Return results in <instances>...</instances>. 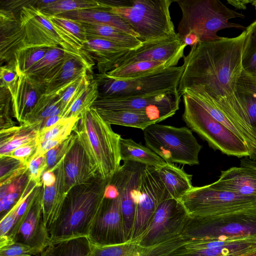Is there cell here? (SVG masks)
<instances>
[{
  "mask_svg": "<svg viewBox=\"0 0 256 256\" xmlns=\"http://www.w3.org/2000/svg\"><path fill=\"white\" fill-rule=\"evenodd\" d=\"M58 16L80 22L106 24L116 28L136 37L138 36L120 17L104 9L83 10L62 13Z\"/></svg>",
  "mask_w": 256,
  "mask_h": 256,
  "instance_id": "obj_27",
  "label": "cell"
},
{
  "mask_svg": "<svg viewBox=\"0 0 256 256\" xmlns=\"http://www.w3.org/2000/svg\"><path fill=\"white\" fill-rule=\"evenodd\" d=\"M211 184L220 190L256 198V169L243 166L232 167L221 171L219 178Z\"/></svg>",
  "mask_w": 256,
  "mask_h": 256,
  "instance_id": "obj_22",
  "label": "cell"
},
{
  "mask_svg": "<svg viewBox=\"0 0 256 256\" xmlns=\"http://www.w3.org/2000/svg\"><path fill=\"white\" fill-rule=\"evenodd\" d=\"M126 162L128 179L120 196V208L126 241L131 240L142 177L146 166L132 161Z\"/></svg>",
  "mask_w": 256,
  "mask_h": 256,
  "instance_id": "obj_18",
  "label": "cell"
},
{
  "mask_svg": "<svg viewBox=\"0 0 256 256\" xmlns=\"http://www.w3.org/2000/svg\"><path fill=\"white\" fill-rule=\"evenodd\" d=\"M91 244L90 256H141V247L134 240L105 246Z\"/></svg>",
  "mask_w": 256,
  "mask_h": 256,
  "instance_id": "obj_40",
  "label": "cell"
},
{
  "mask_svg": "<svg viewBox=\"0 0 256 256\" xmlns=\"http://www.w3.org/2000/svg\"><path fill=\"white\" fill-rule=\"evenodd\" d=\"M51 22L66 32L80 46L87 42L85 28L82 23L58 15H48Z\"/></svg>",
  "mask_w": 256,
  "mask_h": 256,
  "instance_id": "obj_43",
  "label": "cell"
},
{
  "mask_svg": "<svg viewBox=\"0 0 256 256\" xmlns=\"http://www.w3.org/2000/svg\"><path fill=\"white\" fill-rule=\"evenodd\" d=\"M56 180L51 186L42 187V205L44 224L49 229L57 218L68 194L66 192L64 160L54 171Z\"/></svg>",
  "mask_w": 256,
  "mask_h": 256,
  "instance_id": "obj_24",
  "label": "cell"
},
{
  "mask_svg": "<svg viewBox=\"0 0 256 256\" xmlns=\"http://www.w3.org/2000/svg\"><path fill=\"white\" fill-rule=\"evenodd\" d=\"M251 4L254 8L256 10V0H253Z\"/></svg>",
  "mask_w": 256,
  "mask_h": 256,
  "instance_id": "obj_59",
  "label": "cell"
},
{
  "mask_svg": "<svg viewBox=\"0 0 256 256\" xmlns=\"http://www.w3.org/2000/svg\"><path fill=\"white\" fill-rule=\"evenodd\" d=\"M81 50L96 63L99 74H106L110 64L130 50L115 42L97 38H88Z\"/></svg>",
  "mask_w": 256,
  "mask_h": 256,
  "instance_id": "obj_25",
  "label": "cell"
},
{
  "mask_svg": "<svg viewBox=\"0 0 256 256\" xmlns=\"http://www.w3.org/2000/svg\"><path fill=\"white\" fill-rule=\"evenodd\" d=\"M18 18L24 32L26 47L60 46L72 54H86L72 38L51 22L48 14L34 5L22 7Z\"/></svg>",
  "mask_w": 256,
  "mask_h": 256,
  "instance_id": "obj_10",
  "label": "cell"
},
{
  "mask_svg": "<svg viewBox=\"0 0 256 256\" xmlns=\"http://www.w3.org/2000/svg\"><path fill=\"white\" fill-rule=\"evenodd\" d=\"M170 198H172L160 179L156 168L146 166L142 177L130 240L146 230L159 204Z\"/></svg>",
  "mask_w": 256,
  "mask_h": 256,
  "instance_id": "obj_14",
  "label": "cell"
},
{
  "mask_svg": "<svg viewBox=\"0 0 256 256\" xmlns=\"http://www.w3.org/2000/svg\"><path fill=\"white\" fill-rule=\"evenodd\" d=\"M42 187L38 188L12 241L30 246L38 254L50 244L48 230L44 219Z\"/></svg>",
  "mask_w": 256,
  "mask_h": 256,
  "instance_id": "obj_17",
  "label": "cell"
},
{
  "mask_svg": "<svg viewBox=\"0 0 256 256\" xmlns=\"http://www.w3.org/2000/svg\"><path fill=\"white\" fill-rule=\"evenodd\" d=\"M182 96L184 111L182 118L192 132L214 150L238 158H250L248 148L238 136L214 118L190 96L185 93Z\"/></svg>",
  "mask_w": 256,
  "mask_h": 256,
  "instance_id": "obj_8",
  "label": "cell"
},
{
  "mask_svg": "<svg viewBox=\"0 0 256 256\" xmlns=\"http://www.w3.org/2000/svg\"><path fill=\"white\" fill-rule=\"evenodd\" d=\"M82 23L88 38H103L132 50L140 46L142 42L136 37L116 28L101 24Z\"/></svg>",
  "mask_w": 256,
  "mask_h": 256,
  "instance_id": "obj_30",
  "label": "cell"
},
{
  "mask_svg": "<svg viewBox=\"0 0 256 256\" xmlns=\"http://www.w3.org/2000/svg\"><path fill=\"white\" fill-rule=\"evenodd\" d=\"M52 48L27 46L16 51L12 60L7 64L14 66L18 76L25 74L47 52Z\"/></svg>",
  "mask_w": 256,
  "mask_h": 256,
  "instance_id": "obj_37",
  "label": "cell"
},
{
  "mask_svg": "<svg viewBox=\"0 0 256 256\" xmlns=\"http://www.w3.org/2000/svg\"><path fill=\"white\" fill-rule=\"evenodd\" d=\"M62 118L60 115L54 116L48 118L43 122L41 129L50 126L58 122Z\"/></svg>",
  "mask_w": 256,
  "mask_h": 256,
  "instance_id": "obj_56",
  "label": "cell"
},
{
  "mask_svg": "<svg viewBox=\"0 0 256 256\" xmlns=\"http://www.w3.org/2000/svg\"><path fill=\"white\" fill-rule=\"evenodd\" d=\"M46 92V84L26 74L19 76L15 88L10 92L12 116L20 124Z\"/></svg>",
  "mask_w": 256,
  "mask_h": 256,
  "instance_id": "obj_20",
  "label": "cell"
},
{
  "mask_svg": "<svg viewBox=\"0 0 256 256\" xmlns=\"http://www.w3.org/2000/svg\"><path fill=\"white\" fill-rule=\"evenodd\" d=\"M188 216L180 201L164 200L158 206L146 230L133 240L141 248L163 242L178 234Z\"/></svg>",
  "mask_w": 256,
  "mask_h": 256,
  "instance_id": "obj_13",
  "label": "cell"
},
{
  "mask_svg": "<svg viewBox=\"0 0 256 256\" xmlns=\"http://www.w3.org/2000/svg\"><path fill=\"white\" fill-rule=\"evenodd\" d=\"M0 186L10 184L26 173L28 166L20 160L8 156H0Z\"/></svg>",
  "mask_w": 256,
  "mask_h": 256,
  "instance_id": "obj_47",
  "label": "cell"
},
{
  "mask_svg": "<svg viewBox=\"0 0 256 256\" xmlns=\"http://www.w3.org/2000/svg\"><path fill=\"white\" fill-rule=\"evenodd\" d=\"M68 54L70 53L60 46L50 48L43 58L31 68L25 74L38 80L56 63L64 58Z\"/></svg>",
  "mask_w": 256,
  "mask_h": 256,
  "instance_id": "obj_42",
  "label": "cell"
},
{
  "mask_svg": "<svg viewBox=\"0 0 256 256\" xmlns=\"http://www.w3.org/2000/svg\"><path fill=\"white\" fill-rule=\"evenodd\" d=\"M202 248L175 251L172 256H243L256 249V236L230 240L204 242Z\"/></svg>",
  "mask_w": 256,
  "mask_h": 256,
  "instance_id": "obj_23",
  "label": "cell"
},
{
  "mask_svg": "<svg viewBox=\"0 0 256 256\" xmlns=\"http://www.w3.org/2000/svg\"><path fill=\"white\" fill-rule=\"evenodd\" d=\"M98 96V84L96 79H92L85 92L74 101L62 118L79 116L83 111L92 107Z\"/></svg>",
  "mask_w": 256,
  "mask_h": 256,
  "instance_id": "obj_41",
  "label": "cell"
},
{
  "mask_svg": "<svg viewBox=\"0 0 256 256\" xmlns=\"http://www.w3.org/2000/svg\"><path fill=\"white\" fill-rule=\"evenodd\" d=\"M240 162V166H248L256 169V160L246 158L241 159Z\"/></svg>",
  "mask_w": 256,
  "mask_h": 256,
  "instance_id": "obj_57",
  "label": "cell"
},
{
  "mask_svg": "<svg viewBox=\"0 0 256 256\" xmlns=\"http://www.w3.org/2000/svg\"><path fill=\"white\" fill-rule=\"evenodd\" d=\"M37 146L38 144L36 140L18 148L6 156L16 159L28 166L36 154Z\"/></svg>",
  "mask_w": 256,
  "mask_h": 256,
  "instance_id": "obj_51",
  "label": "cell"
},
{
  "mask_svg": "<svg viewBox=\"0 0 256 256\" xmlns=\"http://www.w3.org/2000/svg\"><path fill=\"white\" fill-rule=\"evenodd\" d=\"M158 176L172 198L180 200L192 187V176L174 164H166L156 168Z\"/></svg>",
  "mask_w": 256,
  "mask_h": 256,
  "instance_id": "obj_28",
  "label": "cell"
},
{
  "mask_svg": "<svg viewBox=\"0 0 256 256\" xmlns=\"http://www.w3.org/2000/svg\"><path fill=\"white\" fill-rule=\"evenodd\" d=\"M34 184H35L28 180L26 186L17 202L6 214L0 218V248L5 246L8 236L11 232L15 222L18 208L28 192Z\"/></svg>",
  "mask_w": 256,
  "mask_h": 256,
  "instance_id": "obj_46",
  "label": "cell"
},
{
  "mask_svg": "<svg viewBox=\"0 0 256 256\" xmlns=\"http://www.w3.org/2000/svg\"><path fill=\"white\" fill-rule=\"evenodd\" d=\"M42 122H24L0 131V156H6L18 148L35 142Z\"/></svg>",
  "mask_w": 256,
  "mask_h": 256,
  "instance_id": "obj_26",
  "label": "cell"
},
{
  "mask_svg": "<svg viewBox=\"0 0 256 256\" xmlns=\"http://www.w3.org/2000/svg\"><path fill=\"white\" fill-rule=\"evenodd\" d=\"M77 136L72 133L64 140L50 149L46 154L48 168L46 170L54 172L59 166L74 144Z\"/></svg>",
  "mask_w": 256,
  "mask_h": 256,
  "instance_id": "obj_48",
  "label": "cell"
},
{
  "mask_svg": "<svg viewBox=\"0 0 256 256\" xmlns=\"http://www.w3.org/2000/svg\"><path fill=\"white\" fill-rule=\"evenodd\" d=\"M245 35L244 30L234 38L222 37L191 46L183 58L184 70L178 88L180 96L186 90L200 89L221 107L246 112L236 94L243 70Z\"/></svg>",
  "mask_w": 256,
  "mask_h": 256,
  "instance_id": "obj_1",
  "label": "cell"
},
{
  "mask_svg": "<svg viewBox=\"0 0 256 256\" xmlns=\"http://www.w3.org/2000/svg\"><path fill=\"white\" fill-rule=\"evenodd\" d=\"M0 130L15 126V122L10 118V106L12 107L11 95L8 90L0 87Z\"/></svg>",
  "mask_w": 256,
  "mask_h": 256,
  "instance_id": "obj_50",
  "label": "cell"
},
{
  "mask_svg": "<svg viewBox=\"0 0 256 256\" xmlns=\"http://www.w3.org/2000/svg\"><path fill=\"white\" fill-rule=\"evenodd\" d=\"M0 62L9 63L16 51L26 46L24 32L18 18L12 11L0 9Z\"/></svg>",
  "mask_w": 256,
  "mask_h": 256,
  "instance_id": "obj_21",
  "label": "cell"
},
{
  "mask_svg": "<svg viewBox=\"0 0 256 256\" xmlns=\"http://www.w3.org/2000/svg\"><path fill=\"white\" fill-rule=\"evenodd\" d=\"M176 66L168 62L142 61L114 68L104 74L106 77L114 80H128Z\"/></svg>",
  "mask_w": 256,
  "mask_h": 256,
  "instance_id": "obj_33",
  "label": "cell"
},
{
  "mask_svg": "<svg viewBox=\"0 0 256 256\" xmlns=\"http://www.w3.org/2000/svg\"><path fill=\"white\" fill-rule=\"evenodd\" d=\"M146 146L167 164L198 165L202 146L186 126L154 124L143 130Z\"/></svg>",
  "mask_w": 256,
  "mask_h": 256,
  "instance_id": "obj_7",
  "label": "cell"
},
{
  "mask_svg": "<svg viewBox=\"0 0 256 256\" xmlns=\"http://www.w3.org/2000/svg\"><path fill=\"white\" fill-rule=\"evenodd\" d=\"M184 66H172L134 78L118 80L96 74L100 96L115 98L142 96L177 90Z\"/></svg>",
  "mask_w": 256,
  "mask_h": 256,
  "instance_id": "obj_9",
  "label": "cell"
},
{
  "mask_svg": "<svg viewBox=\"0 0 256 256\" xmlns=\"http://www.w3.org/2000/svg\"><path fill=\"white\" fill-rule=\"evenodd\" d=\"M91 252V243L85 236L52 244L40 256H90Z\"/></svg>",
  "mask_w": 256,
  "mask_h": 256,
  "instance_id": "obj_34",
  "label": "cell"
},
{
  "mask_svg": "<svg viewBox=\"0 0 256 256\" xmlns=\"http://www.w3.org/2000/svg\"><path fill=\"white\" fill-rule=\"evenodd\" d=\"M251 0H227V2L230 4L234 6L237 9H243L245 10L246 8V6L248 4H250Z\"/></svg>",
  "mask_w": 256,
  "mask_h": 256,
  "instance_id": "obj_55",
  "label": "cell"
},
{
  "mask_svg": "<svg viewBox=\"0 0 256 256\" xmlns=\"http://www.w3.org/2000/svg\"><path fill=\"white\" fill-rule=\"evenodd\" d=\"M236 94L256 135V76L243 69L236 84Z\"/></svg>",
  "mask_w": 256,
  "mask_h": 256,
  "instance_id": "obj_31",
  "label": "cell"
},
{
  "mask_svg": "<svg viewBox=\"0 0 256 256\" xmlns=\"http://www.w3.org/2000/svg\"><path fill=\"white\" fill-rule=\"evenodd\" d=\"M108 5L106 1L94 0H56L52 3L40 8L48 15H58L70 12L83 10L104 9L108 10Z\"/></svg>",
  "mask_w": 256,
  "mask_h": 256,
  "instance_id": "obj_36",
  "label": "cell"
},
{
  "mask_svg": "<svg viewBox=\"0 0 256 256\" xmlns=\"http://www.w3.org/2000/svg\"><path fill=\"white\" fill-rule=\"evenodd\" d=\"M178 90L164 93L126 98L98 96L92 107L107 110H130L144 114L154 124L174 116L179 109Z\"/></svg>",
  "mask_w": 256,
  "mask_h": 256,
  "instance_id": "obj_12",
  "label": "cell"
},
{
  "mask_svg": "<svg viewBox=\"0 0 256 256\" xmlns=\"http://www.w3.org/2000/svg\"><path fill=\"white\" fill-rule=\"evenodd\" d=\"M95 110L103 120L110 125L135 128L143 130L148 126L154 124L147 116L139 112L100 108Z\"/></svg>",
  "mask_w": 256,
  "mask_h": 256,
  "instance_id": "obj_32",
  "label": "cell"
},
{
  "mask_svg": "<svg viewBox=\"0 0 256 256\" xmlns=\"http://www.w3.org/2000/svg\"><path fill=\"white\" fill-rule=\"evenodd\" d=\"M120 196L104 198L88 236L90 243L105 246L126 242L120 208Z\"/></svg>",
  "mask_w": 256,
  "mask_h": 256,
  "instance_id": "obj_16",
  "label": "cell"
},
{
  "mask_svg": "<svg viewBox=\"0 0 256 256\" xmlns=\"http://www.w3.org/2000/svg\"><path fill=\"white\" fill-rule=\"evenodd\" d=\"M186 46L178 35L142 42L138 47L130 50L114 61L108 68L107 72L116 68L142 61H165L176 66L180 59L184 56Z\"/></svg>",
  "mask_w": 256,
  "mask_h": 256,
  "instance_id": "obj_15",
  "label": "cell"
},
{
  "mask_svg": "<svg viewBox=\"0 0 256 256\" xmlns=\"http://www.w3.org/2000/svg\"><path fill=\"white\" fill-rule=\"evenodd\" d=\"M108 180L100 174L73 187L68 193L61 210L48 232L50 244L88 237L92 224L104 199Z\"/></svg>",
  "mask_w": 256,
  "mask_h": 256,
  "instance_id": "obj_2",
  "label": "cell"
},
{
  "mask_svg": "<svg viewBox=\"0 0 256 256\" xmlns=\"http://www.w3.org/2000/svg\"><path fill=\"white\" fill-rule=\"evenodd\" d=\"M73 132L92 166L102 178L109 180L121 166V136L92 107L80 114Z\"/></svg>",
  "mask_w": 256,
  "mask_h": 256,
  "instance_id": "obj_4",
  "label": "cell"
},
{
  "mask_svg": "<svg viewBox=\"0 0 256 256\" xmlns=\"http://www.w3.org/2000/svg\"><path fill=\"white\" fill-rule=\"evenodd\" d=\"M255 236L256 204L215 216H188L172 240L178 247L188 241L230 240Z\"/></svg>",
  "mask_w": 256,
  "mask_h": 256,
  "instance_id": "obj_5",
  "label": "cell"
},
{
  "mask_svg": "<svg viewBox=\"0 0 256 256\" xmlns=\"http://www.w3.org/2000/svg\"><path fill=\"white\" fill-rule=\"evenodd\" d=\"M18 75L13 66L7 64L0 68V87H4L11 92L15 88L18 79Z\"/></svg>",
  "mask_w": 256,
  "mask_h": 256,
  "instance_id": "obj_53",
  "label": "cell"
},
{
  "mask_svg": "<svg viewBox=\"0 0 256 256\" xmlns=\"http://www.w3.org/2000/svg\"><path fill=\"white\" fill-rule=\"evenodd\" d=\"M56 115H60L62 117V102L60 93L58 92L49 94H44L27 115L24 122H42V124L46 120Z\"/></svg>",
  "mask_w": 256,
  "mask_h": 256,
  "instance_id": "obj_35",
  "label": "cell"
},
{
  "mask_svg": "<svg viewBox=\"0 0 256 256\" xmlns=\"http://www.w3.org/2000/svg\"><path fill=\"white\" fill-rule=\"evenodd\" d=\"M120 149L121 160L136 162L156 168L166 164L150 148L130 138H120Z\"/></svg>",
  "mask_w": 256,
  "mask_h": 256,
  "instance_id": "obj_29",
  "label": "cell"
},
{
  "mask_svg": "<svg viewBox=\"0 0 256 256\" xmlns=\"http://www.w3.org/2000/svg\"><path fill=\"white\" fill-rule=\"evenodd\" d=\"M64 172L67 193L74 186L86 183L98 174L78 138L64 158Z\"/></svg>",
  "mask_w": 256,
  "mask_h": 256,
  "instance_id": "obj_19",
  "label": "cell"
},
{
  "mask_svg": "<svg viewBox=\"0 0 256 256\" xmlns=\"http://www.w3.org/2000/svg\"><path fill=\"white\" fill-rule=\"evenodd\" d=\"M180 201L190 217H204L236 210L256 204V198L214 187L193 186Z\"/></svg>",
  "mask_w": 256,
  "mask_h": 256,
  "instance_id": "obj_11",
  "label": "cell"
},
{
  "mask_svg": "<svg viewBox=\"0 0 256 256\" xmlns=\"http://www.w3.org/2000/svg\"><path fill=\"white\" fill-rule=\"evenodd\" d=\"M88 71L86 68L62 71L46 84L45 94H52L63 90L79 78L87 74Z\"/></svg>",
  "mask_w": 256,
  "mask_h": 256,
  "instance_id": "obj_44",
  "label": "cell"
},
{
  "mask_svg": "<svg viewBox=\"0 0 256 256\" xmlns=\"http://www.w3.org/2000/svg\"><path fill=\"white\" fill-rule=\"evenodd\" d=\"M48 168L46 154L33 158L28 164V179L38 186H42V176Z\"/></svg>",
  "mask_w": 256,
  "mask_h": 256,
  "instance_id": "obj_49",
  "label": "cell"
},
{
  "mask_svg": "<svg viewBox=\"0 0 256 256\" xmlns=\"http://www.w3.org/2000/svg\"><path fill=\"white\" fill-rule=\"evenodd\" d=\"M108 10L120 17L142 42L177 35L170 8L173 0L106 1Z\"/></svg>",
  "mask_w": 256,
  "mask_h": 256,
  "instance_id": "obj_6",
  "label": "cell"
},
{
  "mask_svg": "<svg viewBox=\"0 0 256 256\" xmlns=\"http://www.w3.org/2000/svg\"><path fill=\"white\" fill-rule=\"evenodd\" d=\"M243 256H256V249Z\"/></svg>",
  "mask_w": 256,
  "mask_h": 256,
  "instance_id": "obj_58",
  "label": "cell"
},
{
  "mask_svg": "<svg viewBox=\"0 0 256 256\" xmlns=\"http://www.w3.org/2000/svg\"><path fill=\"white\" fill-rule=\"evenodd\" d=\"M92 80L87 74L79 78L63 90L58 92L62 102V116L74 101L85 92Z\"/></svg>",
  "mask_w": 256,
  "mask_h": 256,
  "instance_id": "obj_45",
  "label": "cell"
},
{
  "mask_svg": "<svg viewBox=\"0 0 256 256\" xmlns=\"http://www.w3.org/2000/svg\"><path fill=\"white\" fill-rule=\"evenodd\" d=\"M56 180L54 172L46 171L42 176V186H53Z\"/></svg>",
  "mask_w": 256,
  "mask_h": 256,
  "instance_id": "obj_54",
  "label": "cell"
},
{
  "mask_svg": "<svg viewBox=\"0 0 256 256\" xmlns=\"http://www.w3.org/2000/svg\"><path fill=\"white\" fill-rule=\"evenodd\" d=\"M38 254L30 246L16 242L0 248V256H32Z\"/></svg>",
  "mask_w": 256,
  "mask_h": 256,
  "instance_id": "obj_52",
  "label": "cell"
},
{
  "mask_svg": "<svg viewBox=\"0 0 256 256\" xmlns=\"http://www.w3.org/2000/svg\"><path fill=\"white\" fill-rule=\"evenodd\" d=\"M182 12L176 34L186 46L200 42H212L222 38L218 35L222 30L236 28L244 30V26L229 22L244 15L230 9L218 0H175Z\"/></svg>",
  "mask_w": 256,
  "mask_h": 256,
  "instance_id": "obj_3",
  "label": "cell"
},
{
  "mask_svg": "<svg viewBox=\"0 0 256 256\" xmlns=\"http://www.w3.org/2000/svg\"><path fill=\"white\" fill-rule=\"evenodd\" d=\"M78 117L61 118L50 127L41 129L36 138L38 144L48 140L55 138L66 139L73 132Z\"/></svg>",
  "mask_w": 256,
  "mask_h": 256,
  "instance_id": "obj_38",
  "label": "cell"
},
{
  "mask_svg": "<svg viewBox=\"0 0 256 256\" xmlns=\"http://www.w3.org/2000/svg\"><path fill=\"white\" fill-rule=\"evenodd\" d=\"M242 56L243 69L256 76V20L246 28Z\"/></svg>",
  "mask_w": 256,
  "mask_h": 256,
  "instance_id": "obj_39",
  "label": "cell"
}]
</instances>
